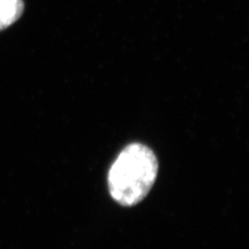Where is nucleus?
Segmentation results:
<instances>
[{
	"mask_svg": "<svg viewBox=\"0 0 249 249\" xmlns=\"http://www.w3.org/2000/svg\"><path fill=\"white\" fill-rule=\"evenodd\" d=\"M158 161L144 144L131 143L120 153L108 173L112 198L122 206L137 205L150 192L157 178Z\"/></svg>",
	"mask_w": 249,
	"mask_h": 249,
	"instance_id": "nucleus-1",
	"label": "nucleus"
},
{
	"mask_svg": "<svg viewBox=\"0 0 249 249\" xmlns=\"http://www.w3.org/2000/svg\"><path fill=\"white\" fill-rule=\"evenodd\" d=\"M24 10L23 0H0V30L11 26Z\"/></svg>",
	"mask_w": 249,
	"mask_h": 249,
	"instance_id": "nucleus-2",
	"label": "nucleus"
}]
</instances>
